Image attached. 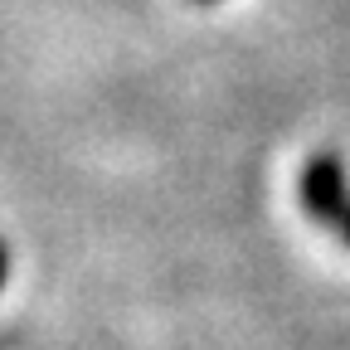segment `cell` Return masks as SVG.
Here are the masks:
<instances>
[{"mask_svg": "<svg viewBox=\"0 0 350 350\" xmlns=\"http://www.w3.org/2000/svg\"><path fill=\"white\" fill-rule=\"evenodd\" d=\"M297 204L306 219L317 224H336L340 209L350 204V180H345V161L336 151H312L297 170Z\"/></svg>", "mask_w": 350, "mask_h": 350, "instance_id": "1", "label": "cell"}, {"mask_svg": "<svg viewBox=\"0 0 350 350\" xmlns=\"http://www.w3.org/2000/svg\"><path fill=\"white\" fill-rule=\"evenodd\" d=\"M331 234H336V243H345V248H350V204L340 209V219L331 224Z\"/></svg>", "mask_w": 350, "mask_h": 350, "instance_id": "2", "label": "cell"}, {"mask_svg": "<svg viewBox=\"0 0 350 350\" xmlns=\"http://www.w3.org/2000/svg\"><path fill=\"white\" fill-rule=\"evenodd\" d=\"M5 278H10V248L0 243V287H5Z\"/></svg>", "mask_w": 350, "mask_h": 350, "instance_id": "3", "label": "cell"}, {"mask_svg": "<svg viewBox=\"0 0 350 350\" xmlns=\"http://www.w3.org/2000/svg\"><path fill=\"white\" fill-rule=\"evenodd\" d=\"M200 5H214V0H200Z\"/></svg>", "mask_w": 350, "mask_h": 350, "instance_id": "4", "label": "cell"}]
</instances>
